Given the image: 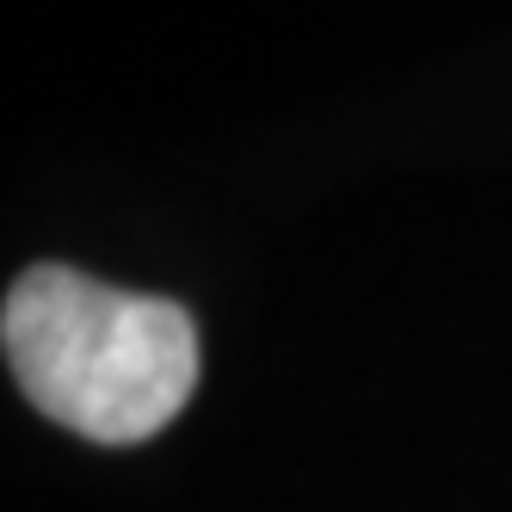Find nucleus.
I'll return each mask as SVG.
<instances>
[{
    "label": "nucleus",
    "mask_w": 512,
    "mask_h": 512,
    "mask_svg": "<svg viewBox=\"0 0 512 512\" xmlns=\"http://www.w3.org/2000/svg\"><path fill=\"white\" fill-rule=\"evenodd\" d=\"M0 346L31 408L93 445L155 438L198 383V327L186 309L75 266H31L7 290Z\"/></svg>",
    "instance_id": "nucleus-1"
}]
</instances>
